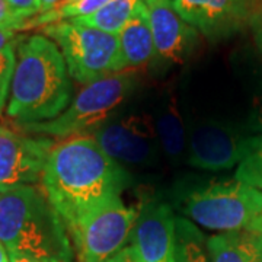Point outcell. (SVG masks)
<instances>
[{
    "label": "cell",
    "mask_w": 262,
    "mask_h": 262,
    "mask_svg": "<svg viewBox=\"0 0 262 262\" xmlns=\"http://www.w3.org/2000/svg\"><path fill=\"white\" fill-rule=\"evenodd\" d=\"M41 181L50 204L70 227L91 210L120 196L128 184V173L92 134H84L51 149Z\"/></svg>",
    "instance_id": "cell-1"
},
{
    "label": "cell",
    "mask_w": 262,
    "mask_h": 262,
    "mask_svg": "<svg viewBox=\"0 0 262 262\" xmlns=\"http://www.w3.org/2000/svg\"><path fill=\"white\" fill-rule=\"evenodd\" d=\"M73 86L60 50L44 34L19 39L6 113L18 124L50 121L73 99Z\"/></svg>",
    "instance_id": "cell-2"
},
{
    "label": "cell",
    "mask_w": 262,
    "mask_h": 262,
    "mask_svg": "<svg viewBox=\"0 0 262 262\" xmlns=\"http://www.w3.org/2000/svg\"><path fill=\"white\" fill-rule=\"evenodd\" d=\"M0 242L10 256L73 262L75 252L61 217L44 191L25 185L0 194Z\"/></svg>",
    "instance_id": "cell-3"
},
{
    "label": "cell",
    "mask_w": 262,
    "mask_h": 262,
    "mask_svg": "<svg viewBox=\"0 0 262 262\" xmlns=\"http://www.w3.org/2000/svg\"><path fill=\"white\" fill-rule=\"evenodd\" d=\"M134 84L136 76L131 70H122L102 77L84 84L83 89L58 117L42 122H16L18 128L24 133L67 139L89 134V131L95 133L110 121V117L131 94Z\"/></svg>",
    "instance_id": "cell-4"
},
{
    "label": "cell",
    "mask_w": 262,
    "mask_h": 262,
    "mask_svg": "<svg viewBox=\"0 0 262 262\" xmlns=\"http://www.w3.org/2000/svg\"><path fill=\"white\" fill-rule=\"evenodd\" d=\"M42 32L54 41L69 75L79 83L89 84L124 70L117 35L75 20L51 24Z\"/></svg>",
    "instance_id": "cell-5"
},
{
    "label": "cell",
    "mask_w": 262,
    "mask_h": 262,
    "mask_svg": "<svg viewBox=\"0 0 262 262\" xmlns=\"http://www.w3.org/2000/svg\"><path fill=\"white\" fill-rule=\"evenodd\" d=\"M185 213L210 230H248L262 213V191L236 179L208 185L188 196Z\"/></svg>",
    "instance_id": "cell-6"
},
{
    "label": "cell",
    "mask_w": 262,
    "mask_h": 262,
    "mask_svg": "<svg viewBox=\"0 0 262 262\" xmlns=\"http://www.w3.org/2000/svg\"><path fill=\"white\" fill-rule=\"evenodd\" d=\"M139 211L114 196L67 227L77 262H106L125 248Z\"/></svg>",
    "instance_id": "cell-7"
},
{
    "label": "cell",
    "mask_w": 262,
    "mask_h": 262,
    "mask_svg": "<svg viewBox=\"0 0 262 262\" xmlns=\"http://www.w3.org/2000/svg\"><path fill=\"white\" fill-rule=\"evenodd\" d=\"M92 136L120 165L150 166L162 151L155 120L147 114H130L108 121Z\"/></svg>",
    "instance_id": "cell-8"
},
{
    "label": "cell",
    "mask_w": 262,
    "mask_h": 262,
    "mask_svg": "<svg viewBox=\"0 0 262 262\" xmlns=\"http://www.w3.org/2000/svg\"><path fill=\"white\" fill-rule=\"evenodd\" d=\"M56 144L47 137H29L0 125V189L38 182L47 163L48 155Z\"/></svg>",
    "instance_id": "cell-9"
},
{
    "label": "cell",
    "mask_w": 262,
    "mask_h": 262,
    "mask_svg": "<svg viewBox=\"0 0 262 262\" xmlns=\"http://www.w3.org/2000/svg\"><path fill=\"white\" fill-rule=\"evenodd\" d=\"M181 18L210 39H222L252 24L256 0H172Z\"/></svg>",
    "instance_id": "cell-10"
},
{
    "label": "cell",
    "mask_w": 262,
    "mask_h": 262,
    "mask_svg": "<svg viewBox=\"0 0 262 262\" xmlns=\"http://www.w3.org/2000/svg\"><path fill=\"white\" fill-rule=\"evenodd\" d=\"M130 239V246L141 262L175 261L177 217L170 207L160 201L144 204Z\"/></svg>",
    "instance_id": "cell-11"
},
{
    "label": "cell",
    "mask_w": 262,
    "mask_h": 262,
    "mask_svg": "<svg viewBox=\"0 0 262 262\" xmlns=\"http://www.w3.org/2000/svg\"><path fill=\"white\" fill-rule=\"evenodd\" d=\"M245 143L246 140L220 122H201L188 133V162L204 170L230 169L239 165Z\"/></svg>",
    "instance_id": "cell-12"
},
{
    "label": "cell",
    "mask_w": 262,
    "mask_h": 262,
    "mask_svg": "<svg viewBox=\"0 0 262 262\" xmlns=\"http://www.w3.org/2000/svg\"><path fill=\"white\" fill-rule=\"evenodd\" d=\"M156 56L168 61H182L194 48L198 31L175 10L172 0H146Z\"/></svg>",
    "instance_id": "cell-13"
},
{
    "label": "cell",
    "mask_w": 262,
    "mask_h": 262,
    "mask_svg": "<svg viewBox=\"0 0 262 262\" xmlns=\"http://www.w3.org/2000/svg\"><path fill=\"white\" fill-rule=\"evenodd\" d=\"M117 37L120 42V54L124 70L140 67L149 63L153 56H156L150 28L149 9L144 2L137 8L133 18L124 25Z\"/></svg>",
    "instance_id": "cell-14"
},
{
    "label": "cell",
    "mask_w": 262,
    "mask_h": 262,
    "mask_svg": "<svg viewBox=\"0 0 262 262\" xmlns=\"http://www.w3.org/2000/svg\"><path fill=\"white\" fill-rule=\"evenodd\" d=\"M206 245L210 262H262V242L252 230L214 234Z\"/></svg>",
    "instance_id": "cell-15"
},
{
    "label": "cell",
    "mask_w": 262,
    "mask_h": 262,
    "mask_svg": "<svg viewBox=\"0 0 262 262\" xmlns=\"http://www.w3.org/2000/svg\"><path fill=\"white\" fill-rule=\"evenodd\" d=\"M153 120L162 151L172 163L181 162L188 151V133L177 99L169 98L162 103Z\"/></svg>",
    "instance_id": "cell-16"
},
{
    "label": "cell",
    "mask_w": 262,
    "mask_h": 262,
    "mask_svg": "<svg viewBox=\"0 0 262 262\" xmlns=\"http://www.w3.org/2000/svg\"><path fill=\"white\" fill-rule=\"evenodd\" d=\"M146 0H111L103 8L83 18L70 19L80 25L96 28L103 32L118 35L124 25L133 18L137 8Z\"/></svg>",
    "instance_id": "cell-17"
},
{
    "label": "cell",
    "mask_w": 262,
    "mask_h": 262,
    "mask_svg": "<svg viewBox=\"0 0 262 262\" xmlns=\"http://www.w3.org/2000/svg\"><path fill=\"white\" fill-rule=\"evenodd\" d=\"M206 248L203 234L195 226L185 219H177V246L173 262H210Z\"/></svg>",
    "instance_id": "cell-18"
},
{
    "label": "cell",
    "mask_w": 262,
    "mask_h": 262,
    "mask_svg": "<svg viewBox=\"0 0 262 262\" xmlns=\"http://www.w3.org/2000/svg\"><path fill=\"white\" fill-rule=\"evenodd\" d=\"M234 177L236 181L262 191V136L246 140Z\"/></svg>",
    "instance_id": "cell-19"
},
{
    "label": "cell",
    "mask_w": 262,
    "mask_h": 262,
    "mask_svg": "<svg viewBox=\"0 0 262 262\" xmlns=\"http://www.w3.org/2000/svg\"><path fill=\"white\" fill-rule=\"evenodd\" d=\"M15 46L5 48L0 53V114L6 106V101L9 98L10 80L15 67Z\"/></svg>",
    "instance_id": "cell-20"
},
{
    "label": "cell",
    "mask_w": 262,
    "mask_h": 262,
    "mask_svg": "<svg viewBox=\"0 0 262 262\" xmlns=\"http://www.w3.org/2000/svg\"><path fill=\"white\" fill-rule=\"evenodd\" d=\"M13 15L24 22L37 16L39 13V0H6Z\"/></svg>",
    "instance_id": "cell-21"
},
{
    "label": "cell",
    "mask_w": 262,
    "mask_h": 262,
    "mask_svg": "<svg viewBox=\"0 0 262 262\" xmlns=\"http://www.w3.org/2000/svg\"><path fill=\"white\" fill-rule=\"evenodd\" d=\"M24 28V22L19 20L9 8L6 0H0V29H18Z\"/></svg>",
    "instance_id": "cell-22"
},
{
    "label": "cell",
    "mask_w": 262,
    "mask_h": 262,
    "mask_svg": "<svg viewBox=\"0 0 262 262\" xmlns=\"http://www.w3.org/2000/svg\"><path fill=\"white\" fill-rule=\"evenodd\" d=\"M106 262H141L137 256L136 251L131 246L122 248L118 253H115L113 258H110Z\"/></svg>",
    "instance_id": "cell-23"
},
{
    "label": "cell",
    "mask_w": 262,
    "mask_h": 262,
    "mask_svg": "<svg viewBox=\"0 0 262 262\" xmlns=\"http://www.w3.org/2000/svg\"><path fill=\"white\" fill-rule=\"evenodd\" d=\"M18 35L15 29H0V53L5 48L18 44Z\"/></svg>",
    "instance_id": "cell-24"
},
{
    "label": "cell",
    "mask_w": 262,
    "mask_h": 262,
    "mask_svg": "<svg viewBox=\"0 0 262 262\" xmlns=\"http://www.w3.org/2000/svg\"><path fill=\"white\" fill-rule=\"evenodd\" d=\"M252 24L253 25H256V41H258L259 47L262 48V5L259 6L258 12H256Z\"/></svg>",
    "instance_id": "cell-25"
},
{
    "label": "cell",
    "mask_w": 262,
    "mask_h": 262,
    "mask_svg": "<svg viewBox=\"0 0 262 262\" xmlns=\"http://www.w3.org/2000/svg\"><path fill=\"white\" fill-rule=\"evenodd\" d=\"M61 3V0H39V13H46L48 10L54 9Z\"/></svg>",
    "instance_id": "cell-26"
},
{
    "label": "cell",
    "mask_w": 262,
    "mask_h": 262,
    "mask_svg": "<svg viewBox=\"0 0 262 262\" xmlns=\"http://www.w3.org/2000/svg\"><path fill=\"white\" fill-rule=\"evenodd\" d=\"M248 230H252L253 233L256 234L259 239H261V242H262V213L259 215H258V219L255 220V223H253Z\"/></svg>",
    "instance_id": "cell-27"
},
{
    "label": "cell",
    "mask_w": 262,
    "mask_h": 262,
    "mask_svg": "<svg viewBox=\"0 0 262 262\" xmlns=\"http://www.w3.org/2000/svg\"><path fill=\"white\" fill-rule=\"evenodd\" d=\"M10 262H48V261H41V259H34V258H28V256H10Z\"/></svg>",
    "instance_id": "cell-28"
},
{
    "label": "cell",
    "mask_w": 262,
    "mask_h": 262,
    "mask_svg": "<svg viewBox=\"0 0 262 262\" xmlns=\"http://www.w3.org/2000/svg\"><path fill=\"white\" fill-rule=\"evenodd\" d=\"M0 262H10V255L6 251V248L0 242Z\"/></svg>",
    "instance_id": "cell-29"
},
{
    "label": "cell",
    "mask_w": 262,
    "mask_h": 262,
    "mask_svg": "<svg viewBox=\"0 0 262 262\" xmlns=\"http://www.w3.org/2000/svg\"><path fill=\"white\" fill-rule=\"evenodd\" d=\"M75 2H79V0H61V3L60 5H67V3H75ZM58 5V6H60Z\"/></svg>",
    "instance_id": "cell-30"
},
{
    "label": "cell",
    "mask_w": 262,
    "mask_h": 262,
    "mask_svg": "<svg viewBox=\"0 0 262 262\" xmlns=\"http://www.w3.org/2000/svg\"><path fill=\"white\" fill-rule=\"evenodd\" d=\"M259 121L262 122V111H261V115H259Z\"/></svg>",
    "instance_id": "cell-31"
},
{
    "label": "cell",
    "mask_w": 262,
    "mask_h": 262,
    "mask_svg": "<svg viewBox=\"0 0 262 262\" xmlns=\"http://www.w3.org/2000/svg\"><path fill=\"white\" fill-rule=\"evenodd\" d=\"M0 194H2V189H0Z\"/></svg>",
    "instance_id": "cell-32"
}]
</instances>
